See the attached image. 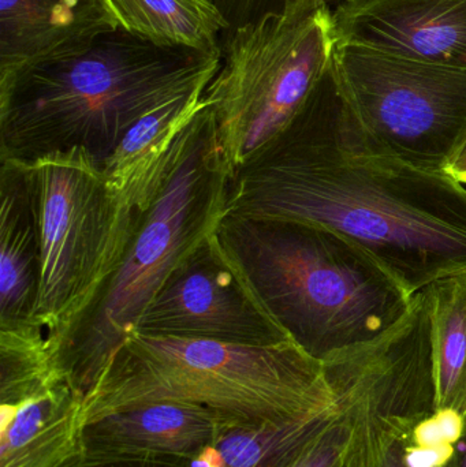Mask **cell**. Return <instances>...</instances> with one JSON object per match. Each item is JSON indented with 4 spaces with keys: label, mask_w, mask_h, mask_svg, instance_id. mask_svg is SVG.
<instances>
[{
    "label": "cell",
    "mask_w": 466,
    "mask_h": 467,
    "mask_svg": "<svg viewBox=\"0 0 466 467\" xmlns=\"http://www.w3.org/2000/svg\"><path fill=\"white\" fill-rule=\"evenodd\" d=\"M226 215L333 230L410 296L466 272V186L386 152L361 128L331 66L295 119L233 171Z\"/></svg>",
    "instance_id": "cell-1"
},
{
    "label": "cell",
    "mask_w": 466,
    "mask_h": 467,
    "mask_svg": "<svg viewBox=\"0 0 466 467\" xmlns=\"http://www.w3.org/2000/svg\"><path fill=\"white\" fill-rule=\"evenodd\" d=\"M219 66L221 52L161 48L118 29L76 57L22 68L0 78V159L78 148L103 167L134 123L207 88Z\"/></svg>",
    "instance_id": "cell-2"
},
{
    "label": "cell",
    "mask_w": 466,
    "mask_h": 467,
    "mask_svg": "<svg viewBox=\"0 0 466 467\" xmlns=\"http://www.w3.org/2000/svg\"><path fill=\"white\" fill-rule=\"evenodd\" d=\"M216 236L268 315L319 361L375 339L409 309L397 277L333 230L226 215Z\"/></svg>",
    "instance_id": "cell-3"
},
{
    "label": "cell",
    "mask_w": 466,
    "mask_h": 467,
    "mask_svg": "<svg viewBox=\"0 0 466 467\" xmlns=\"http://www.w3.org/2000/svg\"><path fill=\"white\" fill-rule=\"evenodd\" d=\"M150 402L193 403L234 425L338 408L325 367L293 340L238 345L131 334L85 400L88 425Z\"/></svg>",
    "instance_id": "cell-4"
},
{
    "label": "cell",
    "mask_w": 466,
    "mask_h": 467,
    "mask_svg": "<svg viewBox=\"0 0 466 467\" xmlns=\"http://www.w3.org/2000/svg\"><path fill=\"white\" fill-rule=\"evenodd\" d=\"M232 175L208 106L194 120L180 161L142 216L119 268L55 348L60 370L85 400L170 274L218 230Z\"/></svg>",
    "instance_id": "cell-5"
},
{
    "label": "cell",
    "mask_w": 466,
    "mask_h": 467,
    "mask_svg": "<svg viewBox=\"0 0 466 467\" xmlns=\"http://www.w3.org/2000/svg\"><path fill=\"white\" fill-rule=\"evenodd\" d=\"M336 46L328 0H284L224 33L204 98L233 171L295 119L330 68Z\"/></svg>",
    "instance_id": "cell-6"
},
{
    "label": "cell",
    "mask_w": 466,
    "mask_h": 467,
    "mask_svg": "<svg viewBox=\"0 0 466 467\" xmlns=\"http://www.w3.org/2000/svg\"><path fill=\"white\" fill-rule=\"evenodd\" d=\"M32 166L41 244L35 321L55 351L119 268L145 213L115 193L84 150L49 153Z\"/></svg>",
    "instance_id": "cell-7"
},
{
    "label": "cell",
    "mask_w": 466,
    "mask_h": 467,
    "mask_svg": "<svg viewBox=\"0 0 466 467\" xmlns=\"http://www.w3.org/2000/svg\"><path fill=\"white\" fill-rule=\"evenodd\" d=\"M331 70L361 128L386 152L446 172L466 144V68L337 44Z\"/></svg>",
    "instance_id": "cell-8"
},
{
    "label": "cell",
    "mask_w": 466,
    "mask_h": 467,
    "mask_svg": "<svg viewBox=\"0 0 466 467\" xmlns=\"http://www.w3.org/2000/svg\"><path fill=\"white\" fill-rule=\"evenodd\" d=\"M133 334L257 346L292 340L260 304L216 233L170 274Z\"/></svg>",
    "instance_id": "cell-9"
},
{
    "label": "cell",
    "mask_w": 466,
    "mask_h": 467,
    "mask_svg": "<svg viewBox=\"0 0 466 467\" xmlns=\"http://www.w3.org/2000/svg\"><path fill=\"white\" fill-rule=\"evenodd\" d=\"M337 44L466 68V0H337Z\"/></svg>",
    "instance_id": "cell-10"
},
{
    "label": "cell",
    "mask_w": 466,
    "mask_h": 467,
    "mask_svg": "<svg viewBox=\"0 0 466 467\" xmlns=\"http://www.w3.org/2000/svg\"><path fill=\"white\" fill-rule=\"evenodd\" d=\"M230 427L221 414L182 402H150L100 417L85 430V466L118 461L189 465Z\"/></svg>",
    "instance_id": "cell-11"
},
{
    "label": "cell",
    "mask_w": 466,
    "mask_h": 467,
    "mask_svg": "<svg viewBox=\"0 0 466 467\" xmlns=\"http://www.w3.org/2000/svg\"><path fill=\"white\" fill-rule=\"evenodd\" d=\"M118 29L107 0H0V78L76 57Z\"/></svg>",
    "instance_id": "cell-12"
},
{
    "label": "cell",
    "mask_w": 466,
    "mask_h": 467,
    "mask_svg": "<svg viewBox=\"0 0 466 467\" xmlns=\"http://www.w3.org/2000/svg\"><path fill=\"white\" fill-rule=\"evenodd\" d=\"M200 88L178 96L134 123L103 164L115 193L145 213L169 182L180 161L194 120L210 106Z\"/></svg>",
    "instance_id": "cell-13"
},
{
    "label": "cell",
    "mask_w": 466,
    "mask_h": 467,
    "mask_svg": "<svg viewBox=\"0 0 466 467\" xmlns=\"http://www.w3.org/2000/svg\"><path fill=\"white\" fill-rule=\"evenodd\" d=\"M40 275L32 163L0 159V328L35 321Z\"/></svg>",
    "instance_id": "cell-14"
},
{
    "label": "cell",
    "mask_w": 466,
    "mask_h": 467,
    "mask_svg": "<svg viewBox=\"0 0 466 467\" xmlns=\"http://www.w3.org/2000/svg\"><path fill=\"white\" fill-rule=\"evenodd\" d=\"M85 400L68 380L0 405V467H85Z\"/></svg>",
    "instance_id": "cell-15"
},
{
    "label": "cell",
    "mask_w": 466,
    "mask_h": 467,
    "mask_svg": "<svg viewBox=\"0 0 466 467\" xmlns=\"http://www.w3.org/2000/svg\"><path fill=\"white\" fill-rule=\"evenodd\" d=\"M120 29L161 48L215 54L230 29L211 0H107Z\"/></svg>",
    "instance_id": "cell-16"
},
{
    "label": "cell",
    "mask_w": 466,
    "mask_h": 467,
    "mask_svg": "<svg viewBox=\"0 0 466 467\" xmlns=\"http://www.w3.org/2000/svg\"><path fill=\"white\" fill-rule=\"evenodd\" d=\"M431 310L435 411L466 417V272L427 285Z\"/></svg>",
    "instance_id": "cell-17"
},
{
    "label": "cell",
    "mask_w": 466,
    "mask_h": 467,
    "mask_svg": "<svg viewBox=\"0 0 466 467\" xmlns=\"http://www.w3.org/2000/svg\"><path fill=\"white\" fill-rule=\"evenodd\" d=\"M339 413L341 406L282 421L230 427L215 446L224 467H287Z\"/></svg>",
    "instance_id": "cell-18"
},
{
    "label": "cell",
    "mask_w": 466,
    "mask_h": 467,
    "mask_svg": "<svg viewBox=\"0 0 466 467\" xmlns=\"http://www.w3.org/2000/svg\"><path fill=\"white\" fill-rule=\"evenodd\" d=\"M65 380L43 327L0 328V405H18Z\"/></svg>",
    "instance_id": "cell-19"
},
{
    "label": "cell",
    "mask_w": 466,
    "mask_h": 467,
    "mask_svg": "<svg viewBox=\"0 0 466 467\" xmlns=\"http://www.w3.org/2000/svg\"><path fill=\"white\" fill-rule=\"evenodd\" d=\"M363 419L341 408L287 467H360Z\"/></svg>",
    "instance_id": "cell-20"
},
{
    "label": "cell",
    "mask_w": 466,
    "mask_h": 467,
    "mask_svg": "<svg viewBox=\"0 0 466 467\" xmlns=\"http://www.w3.org/2000/svg\"><path fill=\"white\" fill-rule=\"evenodd\" d=\"M415 422L393 417H363L360 467H409L405 460V439Z\"/></svg>",
    "instance_id": "cell-21"
},
{
    "label": "cell",
    "mask_w": 466,
    "mask_h": 467,
    "mask_svg": "<svg viewBox=\"0 0 466 467\" xmlns=\"http://www.w3.org/2000/svg\"><path fill=\"white\" fill-rule=\"evenodd\" d=\"M229 22L230 29L256 21L268 11L276 10L284 0H211Z\"/></svg>",
    "instance_id": "cell-22"
},
{
    "label": "cell",
    "mask_w": 466,
    "mask_h": 467,
    "mask_svg": "<svg viewBox=\"0 0 466 467\" xmlns=\"http://www.w3.org/2000/svg\"><path fill=\"white\" fill-rule=\"evenodd\" d=\"M189 467H224V462L218 447L208 446L191 461Z\"/></svg>",
    "instance_id": "cell-23"
},
{
    "label": "cell",
    "mask_w": 466,
    "mask_h": 467,
    "mask_svg": "<svg viewBox=\"0 0 466 467\" xmlns=\"http://www.w3.org/2000/svg\"><path fill=\"white\" fill-rule=\"evenodd\" d=\"M85 467H189L185 463L158 462V461H118V462L98 463Z\"/></svg>",
    "instance_id": "cell-24"
},
{
    "label": "cell",
    "mask_w": 466,
    "mask_h": 467,
    "mask_svg": "<svg viewBox=\"0 0 466 467\" xmlns=\"http://www.w3.org/2000/svg\"><path fill=\"white\" fill-rule=\"evenodd\" d=\"M446 172L466 186V144L460 150L459 155L453 159V161L449 164Z\"/></svg>",
    "instance_id": "cell-25"
},
{
    "label": "cell",
    "mask_w": 466,
    "mask_h": 467,
    "mask_svg": "<svg viewBox=\"0 0 466 467\" xmlns=\"http://www.w3.org/2000/svg\"><path fill=\"white\" fill-rule=\"evenodd\" d=\"M462 438H464L465 441H466V417H465V432H464V436H462ZM448 467H466V444H465V451H464V454L461 455V458H460V460H457V458L454 457V460L451 461L450 465H449Z\"/></svg>",
    "instance_id": "cell-26"
}]
</instances>
